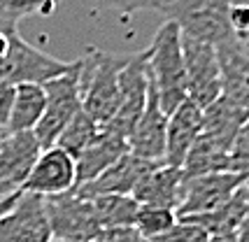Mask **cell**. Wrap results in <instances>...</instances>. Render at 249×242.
Here are the masks:
<instances>
[{
	"label": "cell",
	"instance_id": "6da1fadb",
	"mask_svg": "<svg viewBox=\"0 0 249 242\" xmlns=\"http://www.w3.org/2000/svg\"><path fill=\"white\" fill-rule=\"evenodd\" d=\"M130 54H112L98 47H87L79 56V91L82 110L91 119L105 126L117 114L121 103L119 72Z\"/></svg>",
	"mask_w": 249,
	"mask_h": 242
},
{
	"label": "cell",
	"instance_id": "7a4b0ae2",
	"mask_svg": "<svg viewBox=\"0 0 249 242\" xmlns=\"http://www.w3.org/2000/svg\"><path fill=\"white\" fill-rule=\"evenodd\" d=\"M147 49H149V77L154 91L159 96L163 112L173 114L184 100H189L179 23L175 19H165Z\"/></svg>",
	"mask_w": 249,
	"mask_h": 242
},
{
	"label": "cell",
	"instance_id": "3957f363",
	"mask_svg": "<svg viewBox=\"0 0 249 242\" xmlns=\"http://www.w3.org/2000/svg\"><path fill=\"white\" fill-rule=\"evenodd\" d=\"M47 105H44L42 119L37 121V126L33 128L35 138L42 149L54 147L65 131V126L75 119L77 112H82V91H79V61L75 58L72 68L49 79L42 84Z\"/></svg>",
	"mask_w": 249,
	"mask_h": 242
},
{
	"label": "cell",
	"instance_id": "277c9868",
	"mask_svg": "<svg viewBox=\"0 0 249 242\" xmlns=\"http://www.w3.org/2000/svg\"><path fill=\"white\" fill-rule=\"evenodd\" d=\"M75 61H61L26 42L19 31L10 33V52L0 61V82L17 84H47L72 68Z\"/></svg>",
	"mask_w": 249,
	"mask_h": 242
},
{
	"label": "cell",
	"instance_id": "5b68a950",
	"mask_svg": "<svg viewBox=\"0 0 249 242\" xmlns=\"http://www.w3.org/2000/svg\"><path fill=\"white\" fill-rule=\"evenodd\" d=\"M119 88L121 103L112 121L105 123V128L121 135L128 142L130 133L140 119L142 110L147 105V93H149V49L130 54L126 66L119 72Z\"/></svg>",
	"mask_w": 249,
	"mask_h": 242
},
{
	"label": "cell",
	"instance_id": "8992f818",
	"mask_svg": "<svg viewBox=\"0 0 249 242\" xmlns=\"http://www.w3.org/2000/svg\"><path fill=\"white\" fill-rule=\"evenodd\" d=\"M182 52H184L189 100L198 107H207L221 96V63L217 47L182 35Z\"/></svg>",
	"mask_w": 249,
	"mask_h": 242
},
{
	"label": "cell",
	"instance_id": "52a82bcc",
	"mask_svg": "<svg viewBox=\"0 0 249 242\" xmlns=\"http://www.w3.org/2000/svg\"><path fill=\"white\" fill-rule=\"evenodd\" d=\"M44 203L52 226V240L89 242L100 233L93 203L77 196L75 191L49 196L44 198Z\"/></svg>",
	"mask_w": 249,
	"mask_h": 242
},
{
	"label": "cell",
	"instance_id": "ba28073f",
	"mask_svg": "<svg viewBox=\"0 0 249 242\" xmlns=\"http://www.w3.org/2000/svg\"><path fill=\"white\" fill-rule=\"evenodd\" d=\"M0 242H52L44 196L17 193L12 207L0 217Z\"/></svg>",
	"mask_w": 249,
	"mask_h": 242
},
{
	"label": "cell",
	"instance_id": "9c48e42d",
	"mask_svg": "<svg viewBox=\"0 0 249 242\" xmlns=\"http://www.w3.org/2000/svg\"><path fill=\"white\" fill-rule=\"evenodd\" d=\"M247 175L233 173V170H221V173H207V175L186 179L184 198L177 207V217H194V214H205L212 209L221 207L224 203L235 196Z\"/></svg>",
	"mask_w": 249,
	"mask_h": 242
},
{
	"label": "cell",
	"instance_id": "30bf717a",
	"mask_svg": "<svg viewBox=\"0 0 249 242\" xmlns=\"http://www.w3.org/2000/svg\"><path fill=\"white\" fill-rule=\"evenodd\" d=\"M75 184H77L75 158L54 144V147H47V149L40 152L33 170L28 173L26 182H23L21 191L49 198V196H58V193L72 191Z\"/></svg>",
	"mask_w": 249,
	"mask_h": 242
},
{
	"label": "cell",
	"instance_id": "8fae6325",
	"mask_svg": "<svg viewBox=\"0 0 249 242\" xmlns=\"http://www.w3.org/2000/svg\"><path fill=\"white\" fill-rule=\"evenodd\" d=\"M156 165H159V161H147V158H140V156L126 152L117 163H112L96 179H91V182L72 189V191L87 200L107 196V193H130L133 196V191L142 182V177L149 170H154Z\"/></svg>",
	"mask_w": 249,
	"mask_h": 242
},
{
	"label": "cell",
	"instance_id": "7c38bea8",
	"mask_svg": "<svg viewBox=\"0 0 249 242\" xmlns=\"http://www.w3.org/2000/svg\"><path fill=\"white\" fill-rule=\"evenodd\" d=\"M40 152L42 147L33 131L5 135L2 147H0V189L5 193L21 191Z\"/></svg>",
	"mask_w": 249,
	"mask_h": 242
},
{
	"label": "cell",
	"instance_id": "4fadbf2b",
	"mask_svg": "<svg viewBox=\"0 0 249 242\" xmlns=\"http://www.w3.org/2000/svg\"><path fill=\"white\" fill-rule=\"evenodd\" d=\"M165 128H168V114L163 112L159 96L154 91L152 77H149V93H147V105L142 110L140 119L128 138V152L147 161H159L163 163L165 156Z\"/></svg>",
	"mask_w": 249,
	"mask_h": 242
},
{
	"label": "cell",
	"instance_id": "5bb4252c",
	"mask_svg": "<svg viewBox=\"0 0 249 242\" xmlns=\"http://www.w3.org/2000/svg\"><path fill=\"white\" fill-rule=\"evenodd\" d=\"M203 133V107L191 100H184L173 114H168L165 128V156L163 163L182 168L186 154Z\"/></svg>",
	"mask_w": 249,
	"mask_h": 242
},
{
	"label": "cell",
	"instance_id": "9a60e30c",
	"mask_svg": "<svg viewBox=\"0 0 249 242\" xmlns=\"http://www.w3.org/2000/svg\"><path fill=\"white\" fill-rule=\"evenodd\" d=\"M186 177L182 168H175L168 163H159L154 170H149L142 177V182L135 187L133 198L147 205H163L173 207L177 212L179 203L184 198Z\"/></svg>",
	"mask_w": 249,
	"mask_h": 242
},
{
	"label": "cell",
	"instance_id": "2e32d148",
	"mask_svg": "<svg viewBox=\"0 0 249 242\" xmlns=\"http://www.w3.org/2000/svg\"><path fill=\"white\" fill-rule=\"evenodd\" d=\"M128 152V142L112 133L109 128L100 126V133L93 142L89 144L87 149L75 158V168H77V187L87 184L91 179H96L100 173H105L112 163H117L121 156Z\"/></svg>",
	"mask_w": 249,
	"mask_h": 242
},
{
	"label": "cell",
	"instance_id": "e0dca14e",
	"mask_svg": "<svg viewBox=\"0 0 249 242\" xmlns=\"http://www.w3.org/2000/svg\"><path fill=\"white\" fill-rule=\"evenodd\" d=\"M221 63V96L249 110V58L238 49L233 35L217 44Z\"/></svg>",
	"mask_w": 249,
	"mask_h": 242
},
{
	"label": "cell",
	"instance_id": "ac0fdd59",
	"mask_svg": "<svg viewBox=\"0 0 249 242\" xmlns=\"http://www.w3.org/2000/svg\"><path fill=\"white\" fill-rule=\"evenodd\" d=\"M247 119L249 110L235 105L226 96H219L214 103L203 107V135L212 138L214 142H219L231 152V144L240 133V128L247 123Z\"/></svg>",
	"mask_w": 249,
	"mask_h": 242
},
{
	"label": "cell",
	"instance_id": "d6986e66",
	"mask_svg": "<svg viewBox=\"0 0 249 242\" xmlns=\"http://www.w3.org/2000/svg\"><path fill=\"white\" fill-rule=\"evenodd\" d=\"M47 96H44L42 84H17L14 86V100H12L10 123H7V135L10 133L33 131L37 121L42 119Z\"/></svg>",
	"mask_w": 249,
	"mask_h": 242
},
{
	"label": "cell",
	"instance_id": "ffe728a7",
	"mask_svg": "<svg viewBox=\"0 0 249 242\" xmlns=\"http://www.w3.org/2000/svg\"><path fill=\"white\" fill-rule=\"evenodd\" d=\"M186 179L207 175V173H221V170H231V152L226 147L214 142L212 138H207L200 133V138L196 140L191 152L186 154L184 163H182Z\"/></svg>",
	"mask_w": 249,
	"mask_h": 242
},
{
	"label": "cell",
	"instance_id": "44dd1931",
	"mask_svg": "<svg viewBox=\"0 0 249 242\" xmlns=\"http://www.w3.org/2000/svg\"><path fill=\"white\" fill-rule=\"evenodd\" d=\"M186 219L200 224L210 235L235 233L245 224V219H249V207H247V200H245V193H242V187L221 207L212 209V212H205V214H194V217H186Z\"/></svg>",
	"mask_w": 249,
	"mask_h": 242
},
{
	"label": "cell",
	"instance_id": "7402d4cb",
	"mask_svg": "<svg viewBox=\"0 0 249 242\" xmlns=\"http://www.w3.org/2000/svg\"><path fill=\"white\" fill-rule=\"evenodd\" d=\"M93 212L100 228H117V226H133L138 217L140 203L130 193H107L91 200Z\"/></svg>",
	"mask_w": 249,
	"mask_h": 242
},
{
	"label": "cell",
	"instance_id": "603a6c76",
	"mask_svg": "<svg viewBox=\"0 0 249 242\" xmlns=\"http://www.w3.org/2000/svg\"><path fill=\"white\" fill-rule=\"evenodd\" d=\"M98 133H100V123H96L87 112L82 110V112H77L75 119L65 126V131L61 133V138H58L56 147H61V149L68 152L72 158H77V156L87 149L89 144L96 140Z\"/></svg>",
	"mask_w": 249,
	"mask_h": 242
},
{
	"label": "cell",
	"instance_id": "cb8c5ba5",
	"mask_svg": "<svg viewBox=\"0 0 249 242\" xmlns=\"http://www.w3.org/2000/svg\"><path fill=\"white\" fill-rule=\"evenodd\" d=\"M177 224V212L173 207H163V205H147L140 203L138 207V217H135V231L140 233L144 240H154L159 238L168 228H173Z\"/></svg>",
	"mask_w": 249,
	"mask_h": 242
},
{
	"label": "cell",
	"instance_id": "d4e9b609",
	"mask_svg": "<svg viewBox=\"0 0 249 242\" xmlns=\"http://www.w3.org/2000/svg\"><path fill=\"white\" fill-rule=\"evenodd\" d=\"M58 7V0H0V14L12 23H17L28 17H52Z\"/></svg>",
	"mask_w": 249,
	"mask_h": 242
},
{
	"label": "cell",
	"instance_id": "484cf974",
	"mask_svg": "<svg viewBox=\"0 0 249 242\" xmlns=\"http://www.w3.org/2000/svg\"><path fill=\"white\" fill-rule=\"evenodd\" d=\"M152 242H210V233L196 221L186 219V217H177V224L173 228H168Z\"/></svg>",
	"mask_w": 249,
	"mask_h": 242
},
{
	"label": "cell",
	"instance_id": "4316f807",
	"mask_svg": "<svg viewBox=\"0 0 249 242\" xmlns=\"http://www.w3.org/2000/svg\"><path fill=\"white\" fill-rule=\"evenodd\" d=\"M96 10H114L124 19L138 12H161V0H91Z\"/></svg>",
	"mask_w": 249,
	"mask_h": 242
},
{
	"label": "cell",
	"instance_id": "83f0119b",
	"mask_svg": "<svg viewBox=\"0 0 249 242\" xmlns=\"http://www.w3.org/2000/svg\"><path fill=\"white\" fill-rule=\"evenodd\" d=\"M231 170L249 177V119L231 144Z\"/></svg>",
	"mask_w": 249,
	"mask_h": 242
},
{
	"label": "cell",
	"instance_id": "f1b7e54d",
	"mask_svg": "<svg viewBox=\"0 0 249 242\" xmlns=\"http://www.w3.org/2000/svg\"><path fill=\"white\" fill-rule=\"evenodd\" d=\"M140 233L135 226H117V228H100L93 242H140Z\"/></svg>",
	"mask_w": 249,
	"mask_h": 242
},
{
	"label": "cell",
	"instance_id": "f546056e",
	"mask_svg": "<svg viewBox=\"0 0 249 242\" xmlns=\"http://www.w3.org/2000/svg\"><path fill=\"white\" fill-rule=\"evenodd\" d=\"M12 100H14V86L7 82H0V135H7Z\"/></svg>",
	"mask_w": 249,
	"mask_h": 242
},
{
	"label": "cell",
	"instance_id": "4dcf8cb0",
	"mask_svg": "<svg viewBox=\"0 0 249 242\" xmlns=\"http://www.w3.org/2000/svg\"><path fill=\"white\" fill-rule=\"evenodd\" d=\"M17 193H19V191H14V193H10V196H2V198H0V217L12 207V203H14V198H17Z\"/></svg>",
	"mask_w": 249,
	"mask_h": 242
},
{
	"label": "cell",
	"instance_id": "1f68e13d",
	"mask_svg": "<svg viewBox=\"0 0 249 242\" xmlns=\"http://www.w3.org/2000/svg\"><path fill=\"white\" fill-rule=\"evenodd\" d=\"M7 52H10V33L0 31V61L7 56Z\"/></svg>",
	"mask_w": 249,
	"mask_h": 242
},
{
	"label": "cell",
	"instance_id": "d6a6232c",
	"mask_svg": "<svg viewBox=\"0 0 249 242\" xmlns=\"http://www.w3.org/2000/svg\"><path fill=\"white\" fill-rule=\"evenodd\" d=\"M235 242H249V219H245V224L235 233Z\"/></svg>",
	"mask_w": 249,
	"mask_h": 242
},
{
	"label": "cell",
	"instance_id": "836d02e7",
	"mask_svg": "<svg viewBox=\"0 0 249 242\" xmlns=\"http://www.w3.org/2000/svg\"><path fill=\"white\" fill-rule=\"evenodd\" d=\"M238 233V231H235ZM235 233H224V235H210V242H235Z\"/></svg>",
	"mask_w": 249,
	"mask_h": 242
},
{
	"label": "cell",
	"instance_id": "e575fe53",
	"mask_svg": "<svg viewBox=\"0 0 249 242\" xmlns=\"http://www.w3.org/2000/svg\"><path fill=\"white\" fill-rule=\"evenodd\" d=\"M175 2H177V0H161V14L163 17H168V14H170V10H173Z\"/></svg>",
	"mask_w": 249,
	"mask_h": 242
},
{
	"label": "cell",
	"instance_id": "d590c367",
	"mask_svg": "<svg viewBox=\"0 0 249 242\" xmlns=\"http://www.w3.org/2000/svg\"><path fill=\"white\" fill-rule=\"evenodd\" d=\"M242 193H245V200H247V207H249V177L245 179V184H242Z\"/></svg>",
	"mask_w": 249,
	"mask_h": 242
},
{
	"label": "cell",
	"instance_id": "8d00e7d4",
	"mask_svg": "<svg viewBox=\"0 0 249 242\" xmlns=\"http://www.w3.org/2000/svg\"><path fill=\"white\" fill-rule=\"evenodd\" d=\"M52 242H68V240H52ZM89 242H93V240H89Z\"/></svg>",
	"mask_w": 249,
	"mask_h": 242
},
{
	"label": "cell",
	"instance_id": "74e56055",
	"mask_svg": "<svg viewBox=\"0 0 249 242\" xmlns=\"http://www.w3.org/2000/svg\"><path fill=\"white\" fill-rule=\"evenodd\" d=\"M2 140H5V135H0V147H2Z\"/></svg>",
	"mask_w": 249,
	"mask_h": 242
},
{
	"label": "cell",
	"instance_id": "f35d334b",
	"mask_svg": "<svg viewBox=\"0 0 249 242\" xmlns=\"http://www.w3.org/2000/svg\"><path fill=\"white\" fill-rule=\"evenodd\" d=\"M140 242H152V240H144V238H142V240Z\"/></svg>",
	"mask_w": 249,
	"mask_h": 242
}]
</instances>
